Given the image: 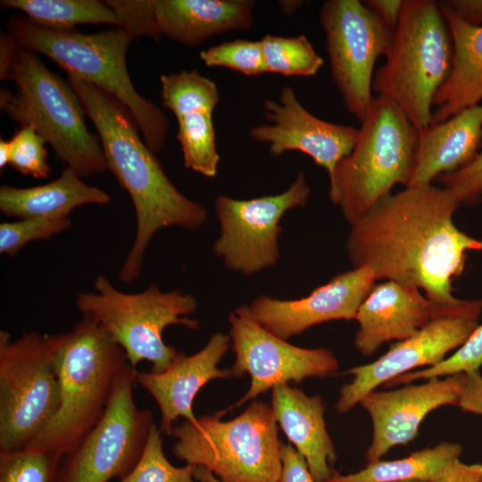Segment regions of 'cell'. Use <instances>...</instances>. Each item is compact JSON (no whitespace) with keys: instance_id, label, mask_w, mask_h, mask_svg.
Here are the masks:
<instances>
[{"instance_id":"40","label":"cell","mask_w":482,"mask_h":482,"mask_svg":"<svg viewBox=\"0 0 482 482\" xmlns=\"http://www.w3.org/2000/svg\"><path fill=\"white\" fill-rule=\"evenodd\" d=\"M428 482H482V463L454 461L439 477Z\"/></svg>"},{"instance_id":"29","label":"cell","mask_w":482,"mask_h":482,"mask_svg":"<svg viewBox=\"0 0 482 482\" xmlns=\"http://www.w3.org/2000/svg\"><path fill=\"white\" fill-rule=\"evenodd\" d=\"M260 40L267 72L311 77L324 64L323 58L305 35L281 37L268 34Z\"/></svg>"},{"instance_id":"20","label":"cell","mask_w":482,"mask_h":482,"mask_svg":"<svg viewBox=\"0 0 482 482\" xmlns=\"http://www.w3.org/2000/svg\"><path fill=\"white\" fill-rule=\"evenodd\" d=\"M473 311H482L481 300L470 308L452 310L432 302L417 287L386 280L373 287L358 309L354 345L368 357L384 343L409 338L435 318Z\"/></svg>"},{"instance_id":"31","label":"cell","mask_w":482,"mask_h":482,"mask_svg":"<svg viewBox=\"0 0 482 482\" xmlns=\"http://www.w3.org/2000/svg\"><path fill=\"white\" fill-rule=\"evenodd\" d=\"M195 466H173L165 457L161 431L154 423L140 459L133 469L117 482H193Z\"/></svg>"},{"instance_id":"43","label":"cell","mask_w":482,"mask_h":482,"mask_svg":"<svg viewBox=\"0 0 482 482\" xmlns=\"http://www.w3.org/2000/svg\"><path fill=\"white\" fill-rule=\"evenodd\" d=\"M19 45L9 31H2L0 36V79L8 71Z\"/></svg>"},{"instance_id":"19","label":"cell","mask_w":482,"mask_h":482,"mask_svg":"<svg viewBox=\"0 0 482 482\" xmlns=\"http://www.w3.org/2000/svg\"><path fill=\"white\" fill-rule=\"evenodd\" d=\"M160 82L162 105L178 121L185 168L215 177L220 162L212 120L220 101L217 85L196 70L161 75Z\"/></svg>"},{"instance_id":"36","label":"cell","mask_w":482,"mask_h":482,"mask_svg":"<svg viewBox=\"0 0 482 482\" xmlns=\"http://www.w3.org/2000/svg\"><path fill=\"white\" fill-rule=\"evenodd\" d=\"M132 39L148 36L154 41L162 37L156 21L154 0H107Z\"/></svg>"},{"instance_id":"30","label":"cell","mask_w":482,"mask_h":482,"mask_svg":"<svg viewBox=\"0 0 482 482\" xmlns=\"http://www.w3.org/2000/svg\"><path fill=\"white\" fill-rule=\"evenodd\" d=\"M62 456L32 448L0 453V482H55Z\"/></svg>"},{"instance_id":"46","label":"cell","mask_w":482,"mask_h":482,"mask_svg":"<svg viewBox=\"0 0 482 482\" xmlns=\"http://www.w3.org/2000/svg\"><path fill=\"white\" fill-rule=\"evenodd\" d=\"M194 478L200 482H220L211 471L200 466H195Z\"/></svg>"},{"instance_id":"44","label":"cell","mask_w":482,"mask_h":482,"mask_svg":"<svg viewBox=\"0 0 482 482\" xmlns=\"http://www.w3.org/2000/svg\"><path fill=\"white\" fill-rule=\"evenodd\" d=\"M11 156V141L0 140V168L3 170L7 164H9Z\"/></svg>"},{"instance_id":"1","label":"cell","mask_w":482,"mask_h":482,"mask_svg":"<svg viewBox=\"0 0 482 482\" xmlns=\"http://www.w3.org/2000/svg\"><path fill=\"white\" fill-rule=\"evenodd\" d=\"M459 205L447 189L432 184L383 196L351 224L346 249L353 267L369 268L377 280L423 290L443 307L470 308L477 300L456 298L453 283L464 270L467 253L482 250V240L454 224Z\"/></svg>"},{"instance_id":"42","label":"cell","mask_w":482,"mask_h":482,"mask_svg":"<svg viewBox=\"0 0 482 482\" xmlns=\"http://www.w3.org/2000/svg\"><path fill=\"white\" fill-rule=\"evenodd\" d=\"M445 3L464 22L482 25V0H449Z\"/></svg>"},{"instance_id":"38","label":"cell","mask_w":482,"mask_h":482,"mask_svg":"<svg viewBox=\"0 0 482 482\" xmlns=\"http://www.w3.org/2000/svg\"><path fill=\"white\" fill-rule=\"evenodd\" d=\"M280 460L278 482H314L304 457L291 445L281 444Z\"/></svg>"},{"instance_id":"35","label":"cell","mask_w":482,"mask_h":482,"mask_svg":"<svg viewBox=\"0 0 482 482\" xmlns=\"http://www.w3.org/2000/svg\"><path fill=\"white\" fill-rule=\"evenodd\" d=\"M11 141L9 165L23 175L46 179L52 169L47 162L46 140L31 126L21 127Z\"/></svg>"},{"instance_id":"22","label":"cell","mask_w":482,"mask_h":482,"mask_svg":"<svg viewBox=\"0 0 482 482\" xmlns=\"http://www.w3.org/2000/svg\"><path fill=\"white\" fill-rule=\"evenodd\" d=\"M482 142V104L419 131L413 172L408 187L429 185L455 172L478 154Z\"/></svg>"},{"instance_id":"28","label":"cell","mask_w":482,"mask_h":482,"mask_svg":"<svg viewBox=\"0 0 482 482\" xmlns=\"http://www.w3.org/2000/svg\"><path fill=\"white\" fill-rule=\"evenodd\" d=\"M4 8L22 11L32 23L53 30L69 31L79 24L120 21L106 2L97 0H2Z\"/></svg>"},{"instance_id":"7","label":"cell","mask_w":482,"mask_h":482,"mask_svg":"<svg viewBox=\"0 0 482 482\" xmlns=\"http://www.w3.org/2000/svg\"><path fill=\"white\" fill-rule=\"evenodd\" d=\"M355 145L329 179V197L350 224L398 184L408 187L419 130L383 96L373 97Z\"/></svg>"},{"instance_id":"5","label":"cell","mask_w":482,"mask_h":482,"mask_svg":"<svg viewBox=\"0 0 482 482\" xmlns=\"http://www.w3.org/2000/svg\"><path fill=\"white\" fill-rule=\"evenodd\" d=\"M4 79L12 80L16 91L1 88L2 112L20 127H33L80 178L108 170L99 137L87 128L78 95L37 54L19 46Z\"/></svg>"},{"instance_id":"8","label":"cell","mask_w":482,"mask_h":482,"mask_svg":"<svg viewBox=\"0 0 482 482\" xmlns=\"http://www.w3.org/2000/svg\"><path fill=\"white\" fill-rule=\"evenodd\" d=\"M222 415L174 426L175 457L206 469L220 482H278L281 443L271 406L255 400L233 420L222 421Z\"/></svg>"},{"instance_id":"47","label":"cell","mask_w":482,"mask_h":482,"mask_svg":"<svg viewBox=\"0 0 482 482\" xmlns=\"http://www.w3.org/2000/svg\"><path fill=\"white\" fill-rule=\"evenodd\" d=\"M405 482H420V481H405Z\"/></svg>"},{"instance_id":"37","label":"cell","mask_w":482,"mask_h":482,"mask_svg":"<svg viewBox=\"0 0 482 482\" xmlns=\"http://www.w3.org/2000/svg\"><path fill=\"white\" fill-rule=\"evenodd\" d=\"M437 179L460 204L478 202L482 195V147L468 165Z\"/></svg>"},{"instance_id":"2","label":"cell","mask_w":482,"mask_h":482,"mask_svg":"<svg viewBox=\"0 0 482 482\" xmlns=\"http://www.w3.org/2000/svg\"><path fill=\"white\" fill-rule=\"evenodd\" d=\"M68 83L94 123L108 170L129 193L135 208V239L119 271V278L130 283L140 276L145 253L158 230L172 226L196 229L206 221L208 212L170 181L120 102L79 78L68 75Z\"/></svg>"},{"instance_id":"17","label":"cell","mask_w":482,"mask_h":482,"mask_svg":"<svg viewBox=\"0 0 482 482\" xmlns=\"http://www.w3.org/2000/svg\"><path fill=\"white\" fill-rule=\"evenodd\" d=\"M376 281L369 268H353L336 275L305 297L279 300L261 295L251 303L249 310L260 325L287 340L323 322L355 319Z\"/></svg>"},{"instance_id":"16","label":"cell","mask_w":482,"mask_h":482,"mask_svg":"<svg viewBox=\"0 0 482 482\" xmlns=\"http://www.w3.org/2000/svg\"><path fill=\"white\" fill-rule=\"evenodd\" d=\"M265 117L270 124L253 126L250 137L270 144V154L297 151L324 168L329 179L337 164L352 152L359 129L323 120L307 111L292 87H284L278 101L265 99Z\"/></svg>"},{"instance_id":"25","label":"cell","mask_w":482,"mask_h":482,"mask_svg":"<svg viewBox=\"0 0 482 482\" xmlns=\"http://www.w3.org/2000/svg\"><path fill=\"white\" fill-rule=\"evenodd\" d=\"M453 46L448 79L437 91L431 124L443 122L482 101V25L461 21L445 3L439 2Z\"/></svg>"},{"instance_id":"23","label":"cell","mask_w":482,"mask_h":482,"mask_svg":"<svg viewBox=\"0 0 482 482\" xmlns=\"http://www.w3.org/2000/svg\"><path fill=\"white\" fill-rule=\"evenodd\" d=\"M271 408L288 441L304 457L314 482H326L337 471L334 445L324 420L320 395L309 396L287 384L272 389Z\"/></svg>"},{"instance_id":"12","label":"cell","mask_w":482,"mask_h":482,"mask_svg":"<svg viewBox=\"0 0 482 482\" xmlns=\"http://www.w3.org/2000/svg\"><path fill=\"white\" fill-rule=\"evenodd\" d=\"M319 21L333 82L347 112L362 121L373 99L375 63L386 55L394 29L359 0L325 1Z\"/></svg>"},{"instance_id":"32","label":"cell","mask_w":482,"mask_h":482,"mask_svg":"<svg viewBox=\"0 0 482 482\" xmlns=\"http://www.w3.org/2000/svg\"><path fill=\"white\" fill-rule=\"evenodd\" d=\"M482 368V323L478 324L456 352L437 364L412 370L389 380L386 386L408 385L415 380L443 378L457 373H469Z\"/></svg>"},{"instance_id":"10","label":"cell","mask_w":482,"mask_h":482,"mask_svg":"<svg viewBox=\"0 0 482 482\" xmlns=\"http://www.w3.org/2000/svg\"><path fill=\"white\" fill-rule=\"evenodd\" d=\"M66 334L30 331L12 340L0 331V453L26 447L58 411L55 356Z\"/></svg>"},{"instance_id":"15","label":"cell","mask_w":482,"mask_h":482,"mask_svg":"<svg viewBox=\"0 0 482 482\" xmlns=\"http://www.w3.org/2000/svg\"><path fill=\"white\" fill-rule=\"evenodd\" d=\"M480 313L473 311L435 318L413 336L391 345L376 361L345 370L344 373L352 375L353 379L340 389L335 404L337 411L346 413L380 385L416 368H428L445 360L477 328Z\"/></svg>"},{"instance_id":"33","label":"cell","mask_w":482,"mask_h":482,"mask_svg":"<svg viewBox=\"0 0 482 482\" xmlns=\"http://www.w3.org/2000/svg\"><path fill=\"white\" fill-rule=\"evenodd\" d=\"M199 55L208 67H225L246 76L267 73L261 40L227 41L202 50Z\"/></svg>"},{"instance_id":"11","label":"cell","mask_w":482,"mask_h":482,"mask_svg":"<svg viewBox=\"0 0 482 482\" xmlns=\"http://www.w3.org/2000/svg\"><path fill=\"white\" fill-rule=\"evenodd\" d=\"M137 371L129 363L122 370L104 417L63 454L55 482H109L137 464L154 424L151 411L135 403Z\"/></svg>"},{"instance_id":"45","label":"cell","mask_w":482,"mask_h":482,"mask_svg":"<svg viewBox=\"0 0 482 482\" xmlns=\"http://www.w3.org/2000/svg\"><path fill=\"white\" fill-rule=\"evenodd\" d=\"M278 3L281 12L286 15L293 14L303 4V1L301 0H283Z\"/></svg>"},{"instance_id":"9","label":"cell","mask_w":482,"mask_h":482,"mask_svg":"<svg viewBox=\"0 0 482 482\" xmlns=\"http://www.w3.org/2000/svg\"><path fill=\"white\" fill-rule=\"evenodd\" d=\"M93 287L77 295V309L124 350L134 368L146 360L152 363L150 371L165 370L178 351L164 343L163 330L175 324L199 328L198 320L187 318L197 309L191 295L163 292L155 283L143 292L128 294L115 288L105 275H98Z\"/></svg>"},{"instance_id":"13","label":"cell","mask_w":482,"mask_h":482,"mask_svg":"<svg viewBox=\"0 0 482 482\" xmlns=\"http://www.w3.org/2000/svg\"><path fill=\"white\" fill-rule=\"evenodd\" d=\"M311 188L300 172L283 193L239 200L227 195L215 199L220 235L213 245L224 265L244 275L274 266L279 258V221L293 208L304 206Z\"/></svg>"},{"instance_id":"34","label":"cell","mask_w":482,"mask_h":482,"mask_svg":"<svg viewBox=\"0 0 482 482\" xmlns=\"http://www.w3.org/2000/svg\"><path fill=\"white\" fill-rule=\"evenodd\" d=\"M69 217H32L0 224V253L14 256L28 243L47 240L71 226Z\"/></svg>"},{"instance_id":"4","label":"cell","mask_w":482,"mask_h":482,"mask_svg":"<svg viewBox=\"0 0 482 482\" xmlns=\"http://www.w3.org/2000/svg\"><path fill=\"white\" fill-rule=\"evenodd\" d=\"M129 363L124 350L96 322L82 316L59 347L55 368L60 406L26 447L65 454L104 417L116 380Z\"/></svg>"},{"instance_id":"14","label":"cell","mask_w":482,"mask_h":482,"mask_svg":"<svg viewBox=\"0 0 482 482\" xmlns=\"http://www.w3.org/2000/svg\"><path fill=\"white\" fill-rule=\"evenodd\" d=\"M229 322L236 354L230 369L232 375L243 378L249 374L251 386L228 411L289 381L299 383L308 378H324L338 370V361L329 349L303 348L287 343L260 325L249 306L243 305L231 312Z\"/></svg>"},{"instance_id":"39","label":"cell","mask_w":482,"mask_h":482,"mask_svg":"<svg viewBox=\"0 0 482 482\" xmlns=\"http://www.w3.org/2000/svg\"><path fill=\"white\" fill-rule=\"evenodd\" d=\"M457 406L465 411L482 415V375L479 370L465 373V382Z\"/></svg>"},{"instance_id":"18","label":"cell","mask_w":482,"mask_h":482,"mask_svg":"<svg viewBox=\"0 0 482 482\" xmlns=\"http://www.w3.org/2000/svg\"><path fill=\"white\" fill-rule=\"evenodd\" d=\"M464 382L465 373H457L395 390H373L365 395L360 404L369 413L373 426L372 439L365 453L368 462L379 461L394 446L412 441L432 411L445 405L457 406Z\"/></svg>"},{"instance_id":"3","label":"cell","mask_w":482,"mask_h":482,"mask_svg":"<svg viewBox=\"0 0 482 482\" xmlns=\"http://www.w3.org/2000/svg\"><path fill=\"white\" fill-rule=\"evenodd\" d=\"M8 31L18 45L47 56L68 75L89 82L114 96L134 118L144 141L156 154L166 144L170 122L165 113L136 90L127 69V49L133 40L122 28L96 33L60 31L12 16Z\"/></svg>"},{"instance_id":"41","label":"cell","mask_w":482,"mask_h":482,"mask_svg":"<svg viewBox=\"0 0 482 482\" xmlns=\"http://www.w3.org/2000/svg\"><path fill=\"white\" fill-rule=\"evenodd\" d=\"M403 0H365L363 4L393 29L400 18Z\"/></svg>"},{"instance_id":"21","label":"cell","mask_w":482,"mask_h":482,"mask_svg":"<svg viewBox=\"0 0 482 482\" xmlns=\"http://www.w3.org/2000/svg\"><path fill=\"white\" fill-rule=\"evenodd\" d=\"M230 341L229 335L217 332L198 353L187 356L178 352L162 372L137 371L136 383L154 397L160 409L161 433L170 436L179 417L195 422L192 406L200 389L211 380L233 377L230 369L218 368Z\"/></svg>"},{"instance_id":"26","label":"cell","mask_w":482,"mask_h":482,"mask_svg":"<svg viewBox=\"0 0 482 482\" xmlns=\"http://www.w3.org/2000/svg\"><path fill=\"white\" fill-rule=\"evenodd\" d=\"M111 196L104 190L82 181L66 167L54 180L32 187H0V211L8 217H69L71 211L86 204H107Z\"/></svg>"},{"instance_id":"27","label":"cell","mask_w":482,"mask_h":482,"mask_svg":"<svg viewBox=\"0 0 482 482\" xmlns=\"http://www.w3.org/2000/svg\"><path fill=\"white\" fill-rule=\"evenodd\" d=\"M462 451L458 443L442 442L402 459L368 462L365 468L354 473L336 472L326 482H428L459 460Z\"/></svg>"},{"instance_id":"24","label":"cell","mask_w":482,"mask_h":482,"mask_svg":"<svg viewBox=\"0 0 482 482\" xmlns=\"http://www.w3.org/2000/svg\"><path fill=\"white\" fill-rule=\"evenodd\" d=\"M162 36L187 46L252 27V0H154Z\"/></svg>"},{"instance_id":"6","label":"cell","mask_w":482,"mask_h":482,"mask_svg":"<svg viewBox=\"0 0 482 482\" xmlns=\"http://www.w3.org/2000/svg\"><path fill=\"white\" fill-rule=\"evenodd\" d=\"M451 33L434 0H403L386 61L374 73L372 90L394 102L421 131L432 120L433 101L449 77Z\"/></svg>"}]
</instances>
